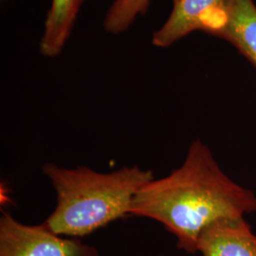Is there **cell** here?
<instances>
[{"instance_id":"1","label":"cell","mask_w":256,"mask_h":256,"mask_svg":"<svg viewBox=\"0 0 256 256\" xmlns=\"http://www.w3.org/2000/svg\"><path fill=\"white\" fill-rule=\"evenodd\" d=\"M254 212L256 194L230 180L209 147L196 140L180 167L137 192L130 214L162 223L176 236L178 248L194 254L202 230L210 223Z\"/></svg>"},{"instance_id":"2","label":"cell","mask_w":256,"mask_h":256,"mask_svg":"<svg viewBox=\"0 0 256 256\" xmlns=\"http://www.w3.org/2000/svg\"><path fill=\"white\" fill-rule=\"evenodd\" d=\"M42 170L54 187L57 200L43 224L68 238H82L130 214L135 196L154 178L152 171L138 166L106 174L84 166L68 169L52 164Z\"/></svg>"},{"instance_id":"3","label":"cell","mask_w":256,"mask_h":256,"mask_svg":"<svg viewBox=\"0 0 256 256\" xmlns=\"http://www.w3.org/2000/svg\"><path fill=\"white\" fill-rule=\"evenodd\" d=\"M0 256H100L92 246L63 238L44 224H22L4 212L0 218Z\"/></svg>"},{"instance_id":"4","label":"cell","mask_w":256,"mask_h":256,"mask_svg":"<svg viewBox=\"0 0 256 256\" xmlns=\"http://www.w3.org/2000/svg\"><path fill=\"white\" fill-rule=\"evenodd\" d=\"M204 32L228 41L256 68V5L252 0H226Z\"/></svg>"},{"instance_id":"5","label":"cell","mask_w":256,"mask_h":256,"mask_svg":"<svg viewBox=\"0 0 256 256\" xmlns=\"http://www.w3.org/2000/svg\"><path fill=\"white\" fill-rule=\"evenodd\" d=\"M226 0H172L173 10L162 27L154 32L152 43L158 48L172 46L196 30H205Z\"/></svg>"},{"instance_id":"6","label":"cell","mask_w":256,"mask_h":256,"mask_svg":"<svg viewBox=\"0 0 256 256\" xmlns=\"http://www.w3.org/2000/svg\"><path fill=\"white\" fill-rule=\"evenodd\" d=\"M198 252L202 256H256V234L244 216L221 218L202 230Z\"/></svg>"},{"instance_id":"7","label":"cell","mask_w":256,"mask_h":256,"mask_svg":"<svg viewBox=\"0 0 256 256\" xmlns=\"http://www.w3.org/2000/svg\"><path fill=\"white\" fill-rule=\"evenodd\" d=\"M84 0H52L39 48L41 54H60L72 34Z\"/></svg>"},{"instance_id":"8","label":"cell","mask_w":256,"mask_h":256,"mask_svg":"<svg viewBox=\"0 0 256 256\" xmlns=\"http://www.w3.org/2000/svg\"><path fill=\"white\" fill-rule=\"evenodd\" d=\"M152 0H113L102 21L106 32L119 34L128 30L135 20L146 14Z\"/></svg>"}]
</instances>
